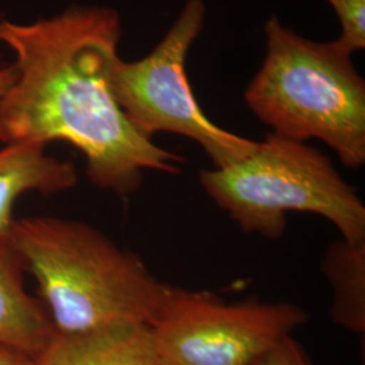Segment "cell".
I'll return each mask as SVG.
<instances>
[{
  "label": "cell",
  "mask_w": 365,
  "mask_h": 365,
  "mask_svg": "<svg viewBox=\"0 0 365 365\" xmlns=\"http://www.w3.org/2000/svg\"><path fill=\"white\" fill-rule=\"evenodd\" d=\"M120 38L119 14L101 6L29 24L0 19V43L16 68L0 102V143L73 145L92 184L119 196L135 192L146 170L180 173L184 158L137 130L111 92Z\"/></svg>",
  "instance_id": "cell-1"
},
{
  "label": "cell",
  "mask_w": 365,
  "mask_h": 365,
  "mask_svg": "<svg viewBox=\"0 0 365 365\" xmlns=\"http://www.w3.org/2000/svg\"><path fill=\"white\" fill-rule=\"evenodd\" d=\"M10 240L57 333L117 319L152 325L173 291L137 255L84 222L26 217L15 220Z\"/></svg>",
  "instance_id": "cell-2"
},
{
  "label": "cell",
  "mask_w": 365,
  "mask_h": 365,
  "mask_svg": "<svg viewBox=\"0 0 365 365\" xmlns=\"http://www.w3.org/2000/svg\"><path fill=\"white\" fill-rule=\"evenodd\" d=\"M267 53L244 98L274 134L327 144L352 170L365 164V81L334 41L314 42L265 24Z\"/></svg>",
  "instance_id": "cell-3"
},
{
  "label": "cell",
  "mask_w": 365,
  "mask_h": 365,
  "mask_svg": "<svg viewBox=\"0 0 365 365\" xmlns=\"http://www.w3.org/2000/svg\"><path fill=\"white\" fill-rule=\"evenodd\" d=\"M206 194L245 233L279 240L288 212H310L331 222L341 238L365 242V206L329 157L313 146L277 134L242 160L202 170Z\"/></svg>",
  "instance_id": "cell-4"
},
{
  "label": "cell",
  "mask_w": 365,
  "mask_h": 365,
  "mask_svg": "<svg viewBox=\"0 0 365 365\" xmlns=\"http://www.w3.org/2000/svg\"><path fill=\"white\" fill-rule=\"evenodd\" d=\"M205 19V1L187 0L148 56L137 61L118 57L110 73V88L137 130L149 138L157 133L187 137L200 145L215 168H222L249 156L259 141L217 126L196 101L185 66Z\"/></svg>",
  "instance_id": "cell-5"
},
{
  "label": "cell",
  "mask_w": 365,
  "mask_h": 365,
  "mask_svg": "<svg viewBox=\"0 0 365 365\" xmlns=\"http://www.w3.org/2000/svg\"><path fill=\"white\" fill-rule=\"evenodd\" d=\"M288 302L225 303L209 292L173 287L150 325L158 365H253L307 321Z\"/></svg>",
  "instance_id": "cell-6"
},
{
  "label": "cell",
  "mask_w": 365,
  "mask_h": 365,
  "mask_svg": "<svg viewBox=\"0 0 365 365\" xmlns=\"http://www.w3.org/2000/svg\"><path fill=\"white\" fill-rule=\"evenodd\" d=\"M37 365H158L152 327L117 319L78 333H56Z\"/></svg>",
  "instance_id": "cell-7"
},
{
  "label": "cell",
  "mask_w": 365,
  "mask_h": 365,
  "mask_svg": "<svg viewBox=\"0 0 365 365\" xmlns=\"http://www.w3.org/2000/svg\"><path fill=\"white\" fill-rule=\"evenodd\" d=\"M25 272L10 237H0V344L37 357L57 330L43 303L27 291Z\"/></svg>",
  "instance_id": "cell-8"
},
{
  "label": "cell",
  "mask_w": 365,
  "mask_h": 365,
  "mask_svg": "<svg viewBox=\"0 0 365 365\" xmlns=\"http://www.w3.org/2000/svg\"><path fill=\"white\" fill-rule=\"evenodd\" d=\"M46 146L4 145L0 149V237H10L18 199L36 192L60 194L78 184V170L71 161L49 156Z\"/></svg>",
  "instance_id": "cell-9"
},
{
  "label": "cell",
  "mask_w": 365,
  "mask_h": 365,
  "mask_svg": "<svg viewBox=\"0 0 365 365\" xmlns=\"http://www.w3.org/2000/svg\"><path fill=\"white\" fill-rule=\"evenodd\" d=\"M322 271L333 288L330 313L334 322L353 333L365 330V242L344 238L329 245Z\"/></svg>",
  "instance_id": "cell-10"
},
{
  "label": "cell",
  "mask_w": 365,
  "mask_h": 365,
  "mask_svg": "<svg viewBox=\"0 0 365 365\" xmlns=\"http://www.w3.org/2000/svg\"><path fill=\"white\" fill-rule=\"evenodd\" d=\"M341 22V36L334 42L352 56L365 48V0H327Z\"/></svg>",
  "instance_id": "cell-11"
},
{
  "label": "cell",
  "mask_w": 365,
  "mask_h": 365,
  "mask_svg": "<svg viewBox=\"0 0 365 365\" xmlns=\"http://www.w3.org/2000/svg\"><path fill=\"white\" fill-rule=\"evenodd\" d=\"M253 365H310L299 344L291 336L280 339Z\"/></svg>",
  "instance_id": "cell-12"
},
{
  "label": "cell",
  "mask_w": 365,
  "mask_h": 365,
  "mask_svg": "<svg viewBox=\"0 0 365 365\" xmlns=\"http://www.w3.org/2000/svg\"><path fill=\"white\" fill-rule=\"evenodd\" d=\"M0 365H37L36 357L0 344Z\"/></svg>",
  "instance_id": "cell-13"
},
{
  "label": "cell",
  "mask_w": 365,
  "mask_h": 365,
  "mask_svg": "<svg viewBox=\"0 0 365 365\" xmlns=\"http://www.w3.org/2000/svg\"><path fill=\"white\" fill-rule=\"evenodd\" d=\"M15 78H16V68L14 66V63L0 68V102L10 90V87L13 86Z\"/></svg>",
  "instance_id": "cell-14"
}]
</instances>
